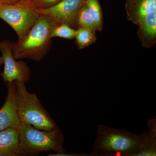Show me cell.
Listing matches in <instances>:
<instances>
[{
    "label": "cell",
    "instance_id": "cell-1",
    "mask_svg": "<svg viewBox=\"0 0 156 156\" xmlns=\"http://www.w3.org/2000/svg\"><path fill=\"white\" fill-rule=\"evenodd\" d=\"M156 144V134L150 131L135 134L100 124L90 156H136Z\"/></svg>",
    "mask_w": 156,
    "mask_h": 156
},
{
    "label": "cell",
    "instance_id": "cell-2",
    "mask_svg": "<svg viewBox=\"0 0 156 156\" xmlns=\"http://www.w3.org/2000/svg\"><path fill=\"white\" fill-rule=\"evenodd\" d=\"M55 23L45 15L40 14L36 22L22 39L12 43L13 56L16 59L29 58L41 60L50 50V32Z\"/></svg>",
    "mask_w": 156,
    "mask_h": 156
},
{
    "label": "cell",
    "instance_id": "cell-3",
    "mask_svg": "<svg viewBox=\"0 0 156 156\" xmlns=\"http://www.w3.org/2000/svg\"><path fill=\"white\" fill-rule=\"evenodd\" d=\"M18 129L20 156L36 155L50 151L66 152L64 136L58 127L47 131L21 123Z\"/></svg>",
    "mask_w": 156,
    "mask_h": 156
},
{
    "label": "cell",
    "instance_id": "cell-4",
    "mask_svg": "<svg viewBox=\"0 0 156 156\" xmlns=\"http://www.w3.org/2000/svg\"><path fill=\"white\" fill-rule=\"evenodd\" d=\"M17 108L21 123L49 131L58 127L34 93L28 92L25 83L16 80Z\"/></svg>",
    "mask_w": 156,
    "mask_h": 156
},
{
    "label": "cell",
    "instance_id": "cell-5",
    "mask_svg": "<svg viewBox=\"0 0 156 156\" xmlns=\"http://www.w3.org/2000/svg\"><path fill=\"white\" fill-rule=\"evenodd\" d=\"M40 15L38 9L30 0L0 5V18L14 29L18 40L25 36Z\"/></svg>",
    "mask_w": 156,
    "mask_h": 156
},
{
    "label": "cell",
    "instance_id": "cell-6",
    "mask_svg": "<svg viewBox=\"0 0 156 156\" xmlns=\"http://www.w3.org/2000/svg\"><path fill=\"white\" fill-rule=\"evenodd\" d=\"M0 52L5 64L1 76L5 83L18 81L27 83L30 76V70L28 66L22 60L17 61L13 56L12 45L7 40L0 42Z\"/></svg>",
    "mask_w": 156,
    "mask_h": 156
},
{
    "label": "cell",
    "instance_id": "cell-7",
    "mask_svg": "<svg viewBox=\"0 0 156 156\" xmlns=\"http://www.w3.org/2000/svg\"><path fill=\"white\" fill-rule=\"evenodd\" d=\"M86 0H62L47 9H38L40 14L49 18L55 25L66 24L77 27L76 18L78 11Z\"/></svg>",
    "mask_w": 156,
    "mask_h": 156
},
{
    "label": "cell",
    "instance_id": "cell-8",
    "mask_svg": "<svg viewBox=\"0 0 156 156\" xmlns=\"http://www.w3.org/2000/svg\"><path fill=\"white\" fill-rule=\"evenodd\" d=\"M7 97L0 109V131L9 128H18L21 124L17 108V93L15 81L6 83Z\"/></svg>",
    "mask_w": 156,
    "mask_h": 156
},
{
    "label": "cell",
    "instance_id": "cell-9",
    "mask_svg": "<svg viewBox=\"0 0 156 156\" xmlns=\"http://www.w3.org/2000/svg\"><path fill=\"white\" fill-rule=\"evenodd\" d=\"M127 19L137 26L147 14L156 11V0H126Z\"/></svg>",
    "mask_w": 156,
    "mask_h": 156
},
{
    "label": "cell",
    "instance_id": "cell-10",
    "mask_svg": "<svg viewBox=\"0 0 156 156\" xmlns=\"http://www.w3.org/2000/svg\"><path fill=\"white\" fill-rule=\"evenodd\" d=\"M137 34L144 48H150L156 43V11L147 14L138 25Z\"/></svg>",
    "mask_w": 156,
    "mask_h": 156
},
{
    "label": "cell",
    "instance_id": "cell-11",
    "mask_svg": "<svg viewBox=\"0 0 156 156\" xmlns=\"http://www.w3.org/2000/svg\"><path fill=\"white\" fill-rule=\"evenodd\" d=\"M18 128H9L0 131V156H20Z\"/></svg>",
    "mask_w": 156,
    "mask_h": 156
},
{
    "label": "cell",
    "instance_id": "cell-12",
    "mask_svg": "<svg viewBox=\"0 0 156 156\" xmlns=\"http://www.w3.org/2000/svg\"><path fill=\"white\" fill-rule=\"evenodd\" d=\"M95 33L89 29L78 27L75 37L78 48L83 50L94 44L97 39Z\"/></svg>",
    "mask_w": 156,
    "mask_h": 156
},
{
    "label": "cell",
    "instance_id": "cell-13",
    "mask_svg": "<svg viewBox=\"0 0 156 156\" xmlns=\"http://www.w3.org/2000/svg\"><path fill=\"white\" fill-rule=\"evenodd\" d=\"M85 3L92 15L96 31H101L103 28V15L99 0H86Z\"/></svg>",
    "mask_w": 156,
    "mask_h": 156
},
{
    "label": "cell",
    "instance_id": "cell-14",
    "mask_svg": "<svg viewBox=\"0 0 156 156\" xmlns=\"http://www.w3.org/2000/svg\"><path fill=\"white\" fill-rule=\"evenodd\" d=\"M76 23L77 27H81L96 31L93 18L85 2L78 11Z\"/></svg>",
    "mask_w": 156,
    "mask_h": 156
},
{
    "label": "cell",
    "instance_id": "cell-15",
    "mask_svg": "<svg viewBox=\"0 0 156 156\" xmlns=\"http://www.w3.org/2000/svg\"><path fill=\"white\" fill-rule=\"evenodd\" d=\"M76 30L66 24L55 26L50 32V37H55L62 38L67 40H72L75 37Z\"/></svg>",
    "mask_w": 156,
    "mask_h": 156
},
{
    "label": "cell",
    "instance_id": "cell-16",
    "mask_svg": "<svg viewBox=\"0 0 156 156\" xmlns=\"http://www.w3.org/2000/svg\"><path fill=\"white\" fill-rule=\"evenodd\" d=\"M35 7L37 9H47L52 7L62 0H30Z\"/></svg>",
    "mask_w": 156,
    "mask_h": 156
},
{
    "label": "cell",
    "instance_id": "cell-17",
    "mask_svg": "<svg viewBox=\"0 0 156 156\" xmlns=\"http://www.w3.org/2000/svg\"><path fill=\"white\" fill-rule=\"evenodd\" d=\"M156 144L147 148L137 154L136 156H156Z\"/></svg>",
    "mask_w": 156,
    "mask_h": 156
},
{
    "label": "cell",
    "instance_id": "cell-18",
    "mask_svg": "<svg viewBox=\"0 0 156 156\" xmlns=\"http://www.w3.org/2000/svg\"><path fill=\"white\" fill-rule=\"evenodd\" d=\"M49 156H90V154H87L85 153H66L65 152H56V153H51L49 154Z\"/></svg>",
    "mask_w": 156,
    "mask_h": 156
},
{
    "label": "cell",
    "instance_id": "cell-19",
    "mask_svg": "<svg viewBox=\"0 0 156 156\" xmlns=\"http://www.w3.org/2000/svg\"><path fill=\"white\" fill-rule=\"evenodd\" d=\"M147 125L149 129V131L156 134V117L153 119L148 120Z\"/></svg>",
    "mask_w": 156,
    "mask_h": 156
},
{
    "label": "cell",
    "instance_id": "cell-20",
    "mask_svg": "<svg viewBox=\"0 0 156 156\" xmlns=\"http://www.w3.org/2000/svg\"><path fill=\"white\" fill-rule=\"evenodd\" d=\"M20 0H0V5L4 4H13L16 3Z\"/></svg>",
    "mask_w": 156,
    "mask_h": 156
},
{
    "label": "cell",
    "instance_id": "cell-21",
    "mask_svg": "<svg viewBox=\"0 0 156 156\" xmlns=\"http://www.w3.org/2000/svg\"><path fill=\"white\" fill-rule=\"evenodd\" d=\"M3 64H4V60H3L2 56H0V66Z\"/></svg>",
    "mask_w": 156,
    "mask_h": 156
}]
</instances>
